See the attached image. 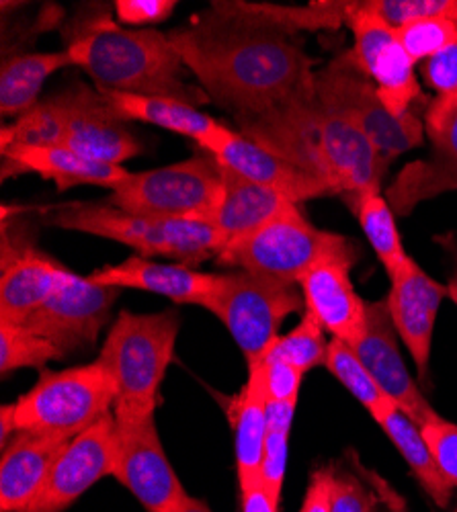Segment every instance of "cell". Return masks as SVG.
<instances>
[{
    "instance_id": "1",
    "label": "cell",
    "mask_w": 457,
    "mask_h": 512,
    "mask_svg": "<svg viewBox=\"0 0 457 512\" xmlns=\"http://www.w3.org/2000/svg\"><path fill=\"white\" fill-rule=\"evenodd\" d=\"M169 37L210 103L234 119L316 93L314 60L296 33L251 13L242 0L212 3Z\"/></svg>"
},
{
    "instance_id": "2",
    "label": "cell",
    "mask_w": 457,
    "mask_h": 512,
    "mask_svg": "<svg viewBox=\"0 0 457 512\" xmlns=\"http://www.w3.org/2000/svg\"><path fill=\"white\" fill-rule=\"evenodd\" d=\"M74 66L85 70L99 91L171 97L189 105L210 103L199 84L187 80V66L169 33L123 29L109 17L74 31L66 46Z\"/></svg>"
},
{
    "instance_id": "3",
    "label": "cell",
    "mask_w": 457,
    "mask_h": 512,
    "mask_svg": "<svg viewBox=\"0 0 457 512\" xmlns=\"http://www.w3.org/2000/svg\"><path fill=\"white\" fill-rule=\"evenodd\" d=\"M181 320L173 310L134 314L123 310L113 320L97 361L115 386L113 416L117 424L152 418L160 386L175 357Z\"/></svg>"
},
{
    "instance_id": "4",
    "label": "cell",
    "mask_w": 457,
    "mask_h": 512,
    "mask_svg": "<svg viewBox=\"0 0 457 512\" xmlns=\"http://www.w3.org/2000/svg\"><path fill=\"white\" fill-rule=\"evenodd\" d=\"M48 226L91 234L130 246L140 256H162L195 267L226 246L222 232L203 220H156L134 216L109 201H70L44 211Z\"/></svg>"
},
{
    "instance_id": "5",
    "label": "cell",
    "mask_w": 457,
    "mask_h": 512,
    "mask_svg": "<svg viewBox=\"0 0 457 512\" xmlns=\"http://www.w3.org/2000/svg\"><path fill=\"white\" fill-rule=\"evenodd\" d=\"M115 386L99 361L62 371H41L35 386L15 402L17 433L74 439L113 414Z\"/></svg>"
},
{
    "instance_id": "6",
    "label": "cell",
    "mask_w": 457,
    "mask_h": 512,
    "mask_svg": "<svg viewBox=\"0 0 457 512\" xmlns=\"http://www.w3.org/2000/svg\"><path fill=\"white\" fill-rule=\"evenodd\" d=\"M224 193V166L210 152L130 173L115 189L109 203L156 220H210Z\"/></svg>"
},
{
    "instance_id": "7",
    "label": "cell",
    "mask_w": 457,
    "mask_h": 512,
    "mask_svg": "<svg viewBox=\"0 0 457 512\" xmlns=\"http://www.w3.org/2000/svg\"><path fill=\"white\" fill-rule=\"evenodd\" d=\"M355 246L343 234L316 228L304 216L300 205H289L253 234L230 242L220 252L218 261L238 271H251L298 285L302 275L326 256Z\"/></svg>"
},
{
    "instance_id": "8",
    "label": "cell",
    "mask_w": 457,
    "mask_h": 512,
    "mask_svg": "<svg viewBox=\"0 0 457 512\" xmlns=\"http://www.w3.org/2000/svg\"><path fill=\"white\" fill-rule=\"evenodd\" d=\"M314 91L322 105L347 117L388 164L425 144L423 119L414 111L394 115L349 52L316 70Z\"/></svg>"
},
{
    "instance_id": "9",
    "label": "cell",
    "mask_w": 457,
    "mask_h": 512,
    "mask_svg": "<svg viewBox=\"0 0 457 512\" xmlns=\"http://www.w3.org/2000/svg\"><path fill=\"white\" fill-rule=\"evenodd\" d=\"M203 308L228 328L246 363H255L273 345L285 318L306 306L298 285L236 269L218 273L216 291Z\"/></svg>"
},
{
    "instance_id": "10",
    "label": "cell",
    "mask_w": 457,
    "mask_h": 512,
    "mask_svg": "<svg viewBox=\"0 0 457 512\" xmlns=\"http://www.w3.org/2000/svg\"><path fill=\"white\" fill-rule=\"evenodd\" d=\"M349 29L353 31L349 54L357 68L373 82L380 99L394 115L410 113L423 91L417 64L402 48L396 29L373 15L365 0H353Z\"/></svg>"
},
{
    "instance_id": "11",
    "label": "cell",
    "mask_w": 457,
    "mask_h": 512,
    "mask_svg": "<svg viewBox=\"0 0 457 512\" xmlns=\"http://www.w3.org/2000/svg\"><path fill=\"white\" fill-rule=\"evenodd\" d=\"M121 289L103 287L70 271L62 287L23 324L62 353V357L93 347L109 324L111 308Z\"/></svg>"
},
{
    "instance_id": "12",
    "label": "cell",
    "mask_w": 457,
    "mask_h": 512,
    "mask_svg": "<svg viewBox=\"0 0 457 512\" xmlns=\"http://www.w3.org/2000/svg\"><path fill=\"white\" fill-rule=\"evenodd\" d=\"M427 158L406 164L386 191L394 213L408 216L419 203L457 191V97H435L423 115Z\"/></svg>"
},
{
    "instance_id": "13",
    "label": "cell",
    "mask_w": 457,
    "mask_h": 512,
    "mask_svg": "<svg viewBox=\"0 0 457 512\" xmlns=\"http://www.w3.org/2000/svg\"><path fill=\"white\" fill-rule=\"evenodd\" d=\"M119 449L113 478L132 492L146 512H175L189 496L164 453L156 418L117 424Z\"/></svg>"
},
{
    "instance_id": "14",
    "label": "cell",
    "mask_w": 457,
    "mask_h": 512,
    "mask_svg": "<svg viewBox=\"0 0 457 512\" xmlns=\"http://www.w3.org/2000/svg\"><path fill=\"white\" fill-rule=\"evenodd\" d=\"M117 449V422L109 414L62 447L44 490L27 512H64L97 482L113 478Z\"/></svg>"
},
{
    "instance_id": "15",
    "label": "cell",
    "mask_w": 457,
    "mask_h": 512,
    "mask_svg": "<svg viewBox=\"0 0 457 512\" xmlns=\"http://www.w3.org/2000/svg\"><path fill=\"white\" fill-rule=\"evenodd\" d=\"M66 123L62 146L93 160L123 166L142 152V144L107 101L105 93L85 82L62 91Z\"/></svg>"
},
{
    "instance_id": "16",
    "label": "cell",
    "mask_w": 457,
    "mask_h": 512,
    "mask_svg": "<svg viewBox=\"0 0 457 512\" xmlns=\"http://www.w3.org/2000/svg\"><path fill=\"white\" fill-rule=\"evenodd\" d=\"M357 261V246L330 254L298 281L306 312L320 322L324 332L347 345H355L367 326V302L361 300L351 281V269Z\"/></svg>"
},
{
    "instance_id": "17",
    "label": "cell",
    "mask_w": 457,
    "mask_h": 512,
    "mask_svg": "<svg viewBox=\"0 0 457 512\" xmlns=\"http://www.w3.org/2000/svg\"><path fill=\"white\" fill-rule=\"evenodd\" d=\"M388 279L390 291L386 306L390 318L425 381L431 363L437 316L445 297H449L447 285H441L429 277L410 256L402 267L388 275Z\"/></svg>"
},
{
    "instance_id": "18",
    "label": "cell",
    "mask_w": 457,
    "mask_h": 512,
    "mask_svg": "<svg viewBox=\"0 0 457 512\" xmlns=\"http://www.w3.org/2000/svg\"><path fill=\"white\" fill-rule=\"evenodd\" d=\"M398 332L390 318L386 300L384 302H367V326L365 334L351 345L363 365L369 369L380 383V388L388 398L419 426L433 420L437 412L427 402L425 394L412 379L400 347Z\"/></svg>"
},
{
    "instance_id": "19",
    "label": "cell",
    "mask_w": 457,
    "mask_h": 512,
    "mask_svg": "<svg viewBox=\"0 0 457 512\" xmlns=\"http://www.w3.org/2000/svg\"><path fill=\"white\" fill-rule=\"evenodd\" d=\"M70 269L27 240L3 230L0 322L23 324L68 279Z\"/></svg>"
},
{
    "instance_id": "20",
    "label": "cell",
    "mask_w": 457,
    "mask_h": 512,
    "mask_svg": "<svg viewBox=\"0 0 457 512\" xmlns=\"http://www.w3.org/2000/svg\"><path fill=\"white\" fill-rule=\"evenodd\" d=\"M203 152L216 156L218 162L224 168H230L232 173L273 189L296 205L316 197L335 195V191L320 179L308 175L306 170L263 148L251 138L242 136L240 132H232L230 127H226Z\"/></svg>"
},
{
    "instance_id": "21",
    "label": "cell",
    "mask_w": 457,
    "mask_h": 512,
    "mask_svg": "<svg viewBox=\"0 0 457 512\" xmlns=\"http://www.w3.org/2000/svg\"><path fill=\"white\" fill-rule=\"evenodd\" d=\"M93 283L115 289L150 291L177 304L205 306L218 285V273H203L183 263H154L146 256H130L117 265H105L91 275Z\"/></svg>"
},
{
    "instance_id": "22",
    "label": "cell",
    "mask_w": 457,
    "mask_h": 512,
    "mask_svg": "<svg viewBox=\"0 0 457 512\" xmlns=\"http://www.w3.org/2000/svg\"><path fill=\"white\" fill-rule=\"evenodd\" d=\"M0 152H3V179L33 173L54 181L60 191L78 185L115 189L130 175L126 166L105 164L64 146H11Z\"/></svg>"
},
{
    "instance_id": "23",
    "label": "cell",
    "mask_w": 457,
    "mask_h": 512,
    "mask_svg": "<svg viewBox=\"0 0 457 512\" xmlns=\"http://www.w3.org/2000/svg\"><path fill=\"white\" fill-rule=\"evenodd\" d=\"M68 439L19 431L0 457V510L27 512L52 472Z\"/></svg>"
},
{
    "instance_id": "24",
    "label": "cell",
    "mask_w": 457,
    "mask_h": 512,
    "mask_svg": "<svg viewBox=\"0 0 457 512\" xmlns=\"http://www.w3.org/2000/svg\"><path fill=\"white\" fill-rule=\"evenodd\" d=\"M234 453L238 484L248 486L261 480L265 443L269 431V398L261 361L248 363V379L232 410Z\"/></svg>"
},
{
    "instance_id": "25",
    "label": "cell",
    "mask_w": 457,
    "mask_h": 512,
    "mask_svg": "<svg viewBox=\"0 0 457 512\" xmlns=\"http://www.w3.org/2000/svg\"><path fill=\"white\" fill-rule=\"evenodd\" d=\"M105 93L113 111L123 121H142L148 125L162 127L173 134L191 138L201 150L210 146L228 125L220 123L212 115L199 111L195 105H189L171 97H148V95H126V93Z\"/></svg>"
},
{
    "instance_id": "26",
    "label": "cell",
    "mask_w": 457,
    "mask_h": 512,
    "mask_svg": "<svg viewBox=\"0 0 457 512\" xmlns=\"http://www.w3.org/2000/svg\"><path fill=\"white\" fill-rule=\"evenodd\" d=\"M289 205L296 203L285 199L273 189H267L232 173L230 168H224V193L216 211L207 222L214 224L222 232L228 246L230 242L253 234L255 230L277 218Z\"/></svg>"
},
{
    "instance_id": "27",
    "label": "cell",
    "mask_w": 457,
    "mask_h": 512,
    "mask_svg": "<svg viewBox=\"0 0 457 512\" xmlns=\"http://www.w3.org/2000/svg\"><path fill=\"white\" fill-rule=\"evenodd\" d=\"M68 66H74L68 50L5 58L0 68V113L17 119L33 109L41 101L46 80Z\"/></svg>"
},
{
    "instance_id": "28",
    "label": "cell",
    "mask_w": 457,
    "mask_h": 512,
    "mask_svg": "<svg viewBox=\"0 0 457 512\" xmlns=\"http://www.w3.org/2000/svg\"><path fill=\"white\" fill-rule=\"evenodd\" d=\"M376 422L382 426L386 437L394 443V447L410 467L412 476L419 480L429 498L437 506L445 508L451 500L453 486L441 474L421 426L412 418H408L398 406H390L388 410H384L376 418Z\"/></svg>"
},
{
    "instance_id": "29",
    "label": "cell",
    "mask_w": 457,
    "mask_h": 512,
    "mask_svg": "<svg viewBox=\"0 0 457 512\" xmlns=\"http://www.w3.org/2000/svg\"><path fill=\"white\" fill-rule=\"evenodd\" d=\"M353 209L355 218L369 242V246L376 252L380 263L384 265L386 273H394L408 261V254L404 250L398 226H396V213L390 207L382 189H369L353 195H343Z\"/></svg>"
},
{
    "instance_id": "30",
    "label": "cell",
    "mask_w": 457,
    "mask_h": 512,
    "mask_svg": "<svg viewBox=\"0 0 457 512\" xmlns=\"http://www.w3.org/2000/svg\"><path fill=\"white\" fill-rule=\"evenodd\" d=\"M324 367L339 379L341 386H345V390L371 414L373 420L390 406H396L357 357L355 349L343 340H330Z\"/></svg>"
},
{
    "instance_id": "31",
    "label": "cell",
    "mask_w": 457,
    "mask_h": 512,
    "mask_svg": "<svg viewBox=\"0 0 457 512\" xmlns=\"http://www.w3.org/2000/svg\"><path fill=\"white\" fill-rule=\"evenodd\" d=\"M66 107L62 91L41 99L33 109L3 125L0 150L11 146H62Z\"/></svg>"
},
{
    "instance_id": "32",
    "label": "cell",
    "mask_w": 457,
    "mask_h": 512,
    "mask_svg": "<svg viewBox=\"0 0 457 512\" xmlns=\"http://www.w3.org/2000/svg\"><path fill=\"white\" fill-rule=\"evenodd\" d=\"M330 340L324 338V328L312 314H304L300 324L287 334H279L261 359H277L296 367L304 375L324 365Z\"/></svg>"
},
{
    "instance_id": "33",
    "label": "cell",
    "mask_w": 457,
    "mask_h": 512,
    "mask_svg": "<svg viewBox=\"0 0 457 512\" xmlns=\"http://www.w3.org/2000/svg\"><path fill=\"white\" fill-rule=\"evenodd\" d=\"M64 359L62 353L25 324L0 322V373L5 377L19 369H41L50 361Z\"/></svg>"
},
{
    "instance_id": "34",
    "label": "cell",
    "mask_w": 457,
    "mask_h": 512,
    "mask_svg": "<svg viewBox=\"0 0 457 512\" xmlns=\"http://www.w3.org/2000/svg\"><path fill=\"white\" fill-rule=\"evenodd\" d=\"M298 404H269V431L265 443V457L261 467V480L267 490L281 500L285 467H287V443L292 433L294 414Z\"/></svg>"
},
{
    "instance_id": "35",
    "label": "cell",
    "mask_w": 457,
    "mask_h": 512,
    "mask_svg": "<svg viewBox=\"0 0 457 512\" xmlns=\"http://www.w3.org/2000/svg\"><path fill=\"white\" fill-rule=\"evenodd\" d=\"M402 48L414 64H423L457 41V19L429 17L396 29Z\"/></svg>"
},
{
    "instance_id": "36",
    "label": "cell",
    "mask_w": 457,
    "mask_h": 512,
    "mask_svg": "<svg viewBox=\"0 0 457 512\" xmlns=\"http://www.w3.org/2000/svg\"><path fill=\"white\" fill-rule=\"evenodd\" d=\"M421 431L433 451L441 474L453 486V490H457V424L437 414L433 420L421 426Z\"/></svg>"
},
{
    "instance_id": "37",
    "label": "cell",
    "mask_w": 457,
    "mask_h": 512,
    "mask_svg": "<svg viewBox=\"0 0 457 512\" xmlns=\"http://www.w3.org/2000/svg\"><path fill=\"white\" fill-rule=\"evenodd\" d=\"M265 369L269 404H298L304 373L277 359H259Z\"/></svg>"
},
{
    "instance_id": "38",
    "label": "cell",
    "mask_w": 457,
    "mask_h": 512,
    "mask_svg": "<svg viewBox=\"0 0 457 512\" xmlns=\"http://www.w3.org/2000/svg\"><path fill=\"white\" fill-rule=\"evenodd\" d=\"M376 494L361 478L335 467V486H332V512H373Z\"/></svg>"
},
{
    "instance_id": "39",
    "label": "cell",
    "mask_w": 457,
    "mask_h": 512,
    "mask_svg": "<svg viewBox=\"0 0 457 512\" xmlns=\"http://www.w3.org/2000/svg\"><path fill=\"white\" fill-rule=\"evenodd\" d=\"M421 76L437 97H457V41L421 64Z\"/></svg>"
},
{
    "instance_id": "40",
    "label": "cell",
    "mask_w": 457,
    "mask_h": 512,
    "mask_svg": "<svg viewBox=\"0 0 457 512\" xmlns=\"http://www.w3.org/2000/svg\"><path fill=\"white\" fill-rule=\"evenodd\" d=\"M113 9L123 25L148 27L171 19L177 3L175 0H115Z\"/></svg>"
},
{
    "instance_id": "41",
    "label": "cell",
    "mask_w": 457,
    "mask_h": 512,
    "mask_svg": "<svg viewBox=\"0 0 457 512\" xmlns=\"http://www.w3.org/2000/svg\"><path fill=\"white\" fill-rule=\"evenodd\" d=\"M332 486H335V467L322 465L314 469L300 512H332Z\"/></svg>"
},
{
    "instance_id": "42",
    "label": "cell",
    "mask_w": 457,
    "mask_h": 512,
    "mask_svg": "<svg viewBox=\"0 0 457 512\" xmlns=\"http://www.w3.org/2000/svg\"><path fill=\"white\" fill-rule=\"evenodd\" d=\"M242 512H279V498H275L263 480L240 488Z\"/></svg>"
},
{
    "instance_id": "43",
    "label": "cell",
    "mask_w": 457,
    "mask_h": 512,
    "mask_svg": "<svg viewBox=\"0 0 457 512\" xmlns=\"http://www.w3.org/2000/svg\"><path fill=\"white\" fill-rule=\"evenodd\" d=\"M435 242L449 254V259H451L447 295H449V300L457 306V238L453 234H441L435 238Z\"/></svg>"
},
{
    "instance_id": "44",
    "label": "cell",
    "mask_w": 457,
    "mask_h": 512,
    "mask_svg": "<svg viewBox=\"0 0 457 512\" xmlns=\"http://www.w3.org/2000/svg\"><path fill=\"white\" fill-rule=\"evenodd\" d=\"M15 435H17L15 404H3V408H0V447H7Z\"/></svg>"
},
{
    "instance_id": "45",
    "label": "cell",
    "mask_w": 457,
    "mask_h": 512,
    "mask_svg": "<svg viewBox=\"0 0 457 512\" xmlns=\"http://www.w3.org/2000/svg\"><path fill=\"white\" fill-rule=\"evenodd\" d=\"M175 512H214L210 506H207L203 500L199 498H193V496H187L183 500V504L175 510Z\"/></svg>"
}]
</instances>
